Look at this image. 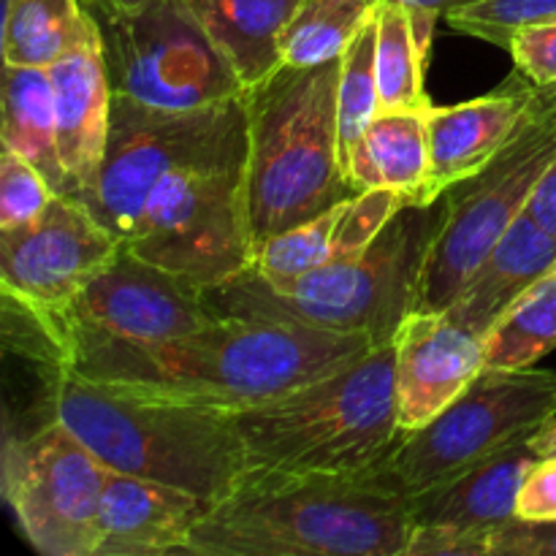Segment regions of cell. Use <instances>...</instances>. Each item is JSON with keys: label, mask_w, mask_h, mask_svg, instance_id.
<instances>
[{"label": "cell", "mask_w": 556, "mask_h": 556, "mask_svg": "<svg viewBox=\"0 0 556 556\" xmlns=\"http://www.w3.org/2000/svg\"><path fill=\"white\" fill-rule=\"evenodd\" d=\"M49 331L63 367L85 378L155 391L226 413L250 410L293 394L375 348L364 334L275 318H212L193 334L155 345L92 331Z\"/></svg>", "instance_id": "1"}, {"label": "cell", "mask_w": 556, "mask_h": 556, "mask_svg": "<svg viewBox=\"0 0 556 556\" xmlns=\"http://www.w3.org/2000/svg\"><path fill=\"white\" fill-rule=\"evenodd\" d=\"M410 500L362 476L248 472L212 505L190 556H407Z\"/></svg>", "instance_id": "2"}, {"label": "cell", "mask_w": 556, "mask_h": 556, "mask_svg": "<svg viewBox=\"0 0 556 556\" xmlns=\"http://www.w3.org/2000/svg\"><path fill=\"white\" fill-rule=\"evenodd\" d=\"M54 416L103 467L188 489L212 505L248 476L233 416L155 391L98 383L63 367Z\"/></svg>", "instance_id": "3"}, {"label": "cell", "mask_w": 556, "mask_h": 556, "mask_svg": "<svg viewBox=\"0 0 556 556\" xmlns=\"http://www.w3.org/2000/svg\"><path fill=\"white\" fill-rule=\"evenodd\" d=\"M445 201L407 204L356 258L269 282L255 269L204 288L212 318H275L342 334H364L375 348L394 342L416 309L424 266L440 231Z\"/></svg>", "instance_id": "4"}, {"label": "cell", "mask_w": 556, "mask_h": 556, "mask_svg": "<svg viewBox=\"0 0 556 556\" xmlns=\"http://www.w3.org/2000/svg\"><path fill=\"white\" fill-rule=\"evenodd\" d=\"M342 58L286 65L244 90V212L253 248L351 199L337 128Z\"/></svg>", "instance_id": "5"}, {"label": "cell", "mask_w": 556, "mask_h": 556, "mask_svg": "<svg viewBox=\"0 0 556 556\" xmlns=\"http://www.w3.org/2000/svg\"><path fill=\"white\" fill-rule=\"evenodd\" d=\"M248 472L364 476L400 445L396 348H372L293 394L231 413Z\"/></svg>", "instance_id": "6"}, {"label": "cell", "mask_w": 556, "mask_h": 556, "mask_svg": "<svg viewBox=\"0 0 556 556\" xmlns=\"http://www.w3.org/2000/svg\"><path fill=\"white\" fill-rule=\"evenodd\" d=\"M242 96L182 112L114 96L106 152L96 182L79 201L125 244L152 190L168 174L244 166L248 112Z\"/></svg>", "instance_id": "7"}, {"label": "cell", "mask_w": 556, "mask_h": 556, "mask_svg": "<svg viewBox=\"0 0 556 556\" xmlns=\"http://www.w3.org/2000/svg\"><path fill=\"white\" fill-rule=\"evenodd\" d=\"M556 161V87H538L508 144L465 182L445 190V215L424 266L413 313H445L494 244L527 215Z\"/></svg>", "instance_id": "8"}, {"label": "cell", "mask_w": 556, "mask_h": 556, "mask_svg": "<svg viewBox=\"0 0 556 556\" xmlns=\"http://www.w3.org/2000/svg\"><path fill=\"white\" fill-rule=\"evenodd\" d=\"M556 416L552 369H486L448 410L407 432L364 481L410 500L478 465L505 445L530 438Z\"/></svg>", "instance_id": "9"}, {"label": "cell", "mask_w": 556, "mask_h": 556, "mask_svg": "<svg viewBox=\"0 0 556 556\" xmlns=\"http://www.w3.org/2000/svg\"><path fill=\"white\" fill-rule=\"evenodd\" d=\"M101 33L114 96L155 109H204L244 92L185 0H150L134 11L85 3Z\"/></svg>", "instance_id": "10"}, {"label": "cell", "mask_w": 556, "mask_h": 556, "mask_svg": "<svg viewBox=\"0 0 556 556\" xmlns=\"http://www.w3.org/2000/svg\"><path fill=\"white\" fill-rule=\"evenodd\" d=\"M244 166L185 168L152 190L125 248L201 288L253 266Z\"/></svg>", "instance_id": "11"}, {"label": "cell", "mask_w": 556, "mask_h": 556, "mask_svg": "<svg viewBox=\"0 0 556 556\" xmlns=\"http://www.w3.org/2000/svg\"><path fill=\"white\" fill-rule=\"evenodd\" d=\"M106 472L63 421L3 438V500L43 556H96Z\"/></svg>", "instance_id": "12"}, {"label": "cell", "mask_w": 556, "mask_h": 556, "mask_svg": "<svg viewBox=\"0 0 556 556\" xmlns=\"http://www.w3.org/2000/svg\"><path fill=\"white\" fill-rule=\"evenodd\" d=\"M119 248L79 199L58 193L30 223L0 231L3 299L33 315L63 313Z\"/></svg>", "instance_id": "13"}, {"label": "cell", "mask_w": 556, "mask_h": 556, "mask_svg": "<svg viewBox=\"0 0 556 556\" xmlns=\"http://www.w3.org/2000/svg\"><path fill=\"white\" fill-rule=\"evenodd\" d=\"M36 318L49 329L92 331L155 345L193 334L210 324L212 315L204 304V288L150 264L123 244L63 313Z\"/></svg>", "instance_id": "14"}, {"label": "cell", "mask_w": 556, "mask_h": 556, "mask_svg": "<svg viewBox=\"0 0 556 556\" xmlns=\"http://www.w3.org/2000/svg\"><path fill=\"white\" fill-rule=\"evenodd\" d=\"M394 348L396 410L405 434L434 421L486 372V342L445 313L407 315Z\"/></svg>", "instance_id": "15"}, {"label": "cell", "mask_w": 556, "mask_h": 556, "mask_svg": "<svg viewBox=\"0 0 556 556\" xmlns=\"http://www.w3.org/2000/svg\"><path fill=\"white\" fill-rule=\"evenodd\" d=\"M210 510V500L188 489L109 470L98 514L96 556L185 554Z\"/></svg>", "instance_id": "16"}, {"label": "cell", "mask_w": 556, "mask_h": 556, "mask_svg": "<svg viewBox=\"0 0 556 556\" xmlns=\"http://www.w3.org/2000/svg\"><path fill=\"white\" fill-rule=\"evenodd\" d=\"M538 87L514 68L497 87L454 106H429V152H432V199L481 172L510 141L525 119Z\"/></svg>", "instance_id": "17"}, {"label": "cell", "mask_w": 556, "mask_h": 556, "mask_svg": "<svg viewBox=\"0 0 556 556\" xmlns=\"http://www.w3.org/2000/svg\"><path fill=\"white\" fill-rule=\"evenodd\" d=\"M402 206H407V201L394 190H364L309 217L302 226L271 237L255 250L250 269L264 280L282 282L356 258L386 231Z\"/></svg>", "instance_id": "18"}, {"label": "cell", "mask_w": 556, "mask_h": 556, "mask_svg": "<svg viewBox=\"0 0 556 556\" xmlns=\"http://www.w3.org/2000/svg\"><path fill=\"white\" fill-rule=\"evenodd\" d=\"M49 76L60 161L68 177V195L79 199L96 182L112 123L114 92L103 63L98 25L79 47L49 68Z\"/></svg>", "instance_id": "19"}, {"label": "cell", "mask_w": 556, "mask_h": 556, "mask_svg": "<svg viewBox=\"0 0 556 556\" xmlns=\"http://www.w3.org/2000/svg\"><path fill=\"white\" fill-rule=\"evenodd\" d=\"M535 462L538 454L530 448V438H521L478 465L434 483L410 497L413 530L445 527L492 541L500 527L516 519L521 483Z\"/></svg>", "instance_id": "20"}, {"label": "cell", "mask_w": 556, "mask_h": 556, "mask_svg": "<svg viewBox=\"0 0 556 556\" xmlns=\"http://www.w3.org/2000/svg\"><path fill=\"white\" fill-rule=\"evenodd\" d=\"M556 264V237L530 215L519 217L478 264L456 302L445 309L454 324L486 340L500 318Z\"/></svg>", "instance_id": "21"}, {"label": "cell", "mask_w": 556, "mask_h": 556, "mask_svg": "<svg viewBox=\"0 0 556 556\" xmlns=\"http://www.w3.org/2000/svg\"><path fill=\"white\" fill-rule=\"evenodd\" d=\"M353 193L394 190L407 204H434L427 109L378 112L348 157Z\"/></svg>", "instance_id": "22"}, {"label": "cell", "mask_w": 556, "mask_h": 556, "mask_svg": "<svg viewBox=\"0 0 556 556\" xmlns=\"http://www.w3.org/2000/svg\"><path fill=\"white\" fill-rule=\"evenodd\" d=\"M302 0H185L244 90L282 65V33Z\"/></svg>", "instance_id": "23"}, {"label": "cell", "mask_w": 556, "mask_h": 556, "mask_svg": "<svg viewBox=\"0 0 556 556\" xmlns=\"http://www.w3.org/2000/svg\"><path fill=\"white\" fill-rule=\"evenodd\" d=\"M372 16L378 30L380 112L429 109L427 63L440 16L391 0H378Z\"/></svg>", "instance_id": "24"}, {"label": "cell", "mask_w": 556, "mask_h": 556, "mask_svg": "<svg viewBox=\"0 0 556 556\" xmlns=\"http://www.w3.org/2000/svg\"><path fill=\"white\" fill-rule=\"evenodd\" d=\"M3 123L0 141L5 150L30 161L54 193L68 195V177L58 150L54 92L49 68L5 65L3 71Z\"/></svg>", "instance_id": "25"}, {"label": "cell", "mask_w": 556, "mask_h": 556, "mask_svg": "<svg viewBox=\"0 0 556 556\" xmlns=\"http://www.w3.org/2000/svg\"><path fill=\"white\" fill-rule=\"evenodd\" d=\"M92 30L85 0H5L3 63L52 68Z\"/></svg>", "instance_id": "26"}, {"label": "cell", "mask_w": 556, "mask_h": 556, "mask_svg": "<svg viewBox=\"0 0 556 556\" xmlns=\"http://www.w3.org/2000/svg\"><path fill=\"white\" fill-rule=\"evenodd\" d=\"M483 342L486 369H530L556 351V271L541 277Z\"/></svg>", "instance_id": "27"}, {"label": "cell", "mask_w": 556, "mask_h": 556, "mask_svg": "<svg viewBox=\"0 0 556 556\" xmlns=\"http://www.w3.org/2000/svg\"><path fill=\"white\" fill-rule=\"evenodd\" d=\"M378 0H302L282 33V63L320 65L342 58Z\"/></svg>", "instance_id": "28"}, {"label": "cell", "mask_w": 556, "mask_h": 556, "mask_svg": "<svg viewBox=\"0 0 556 556\" xmlns=\"http://www.w3.org/2000/svg\"><path fill=\"white\" fill-rule=\"evenodd\" d=\"M378 112V30H375V16H369L362 30L356 33V38L342 52L340 87H337V128H340L342 168H345L348 157L353 155L364 130L369 128Z\"/></svg>", "instance_id": "29"}, {"label": "cell", "mask_w": 556, "mask_h": 556, "mask_svg": "<svg viewBox=\"0 0 556 556\" xmlns=\"http://www.w3.org/2000/svg\"><path fill=\"white\" fill-rule=\"evenodd\" d=\"M556 16V0H478L445 14L454 30L505 49L516 27Z\"/></svg>", "instance_id": "30"}, {"label": "cell", "mask_w": 556, "mask_h": 556, "mask_svg": "<svg viewBox=\"0 0 556 556\" xmlns=\"http://www.w3.org/2000/svg\"><path fill=\"white\" fill-rule=\"evenodd\" d=\"M49 179L16 152H0V231L30 223L54 199Z\"/></svg>", "instance_id": "31"}, {"label": "cell", "mask_w": 556, "mask_h": 556, "mask_svg": "<svg viewBox=\"0 0 556 556\" xmlns=\"http://www.w3.org/2000/svg\"><path fill=\"white\" fill-rule=\"evenodd\" d=\"M505 52L535 87H556V16L516 27Z\"/></svg>", "instance_id": "32"}, {"label": "cell", "mask_w": 556, "mask_h": 556, "mask_svg": "<svg viewBox=\"0 0 556 556\" xmlns=\"http://www.w3.org/2000/svg\"><path fill=\"white\" fill-rule=\"evenodd\" d=\"M489 556H556V521L510 519L489 541Z\"/></svg>", "instance_id": "33"}, {"label": "cell", "mask_w": 556, "mask_h": 556, "mask_svg": "<svg viewBox=\"0 0 556 556\" xmlns=\"http://www.w3.org/2000/svg\"><path fill=\"white\" fill-rule=\"evenodd\" d=\"M516 516L527 521H556V456H538L521 483Z\"/></svg>", "instance_id": "34"}, {"label": "cell", "mask_w": 556, "mask_h": 556, "mask_svg": "<svg viewBox=\"0 0 556 556\" xmlns=\"http://www.w3.org/2000/svg\"><path fill=\"white\" fill-rule=\"evenodd\" d=\"M527 215L556 237V161L548 166V172L543 174V179L538 182L535 193H532L530 206H527Z\"/></svg>", "instance_id": "35"}, {"label": "cell", "mask_w": 556, "mask_h": 556, "mask_svg": "<svg viewBox=\"0 0 556 556\" xmlns=\"http://www.w3.org/2000/svg\"><path fill=\"white\" fill-rule=\"evenodd\" d=\"M530 448L538 456H556V416L530 434Z\"/></svg>", "instance_id": "36"}, {"label": "cell", "mask_w": 556, "mask_h": 556, "mask_svg": "<svg viewBox=\"0 0 556 556\" xmlns=\"http://www.w3.org/2000/svg\"><path fill=\"white\" fill-rule=\"evenodd\" d=\"M391 3H402L407 9H418V11H432V14L445 16L451 14L454 9H462V5L478 3V0H391Z\"/></svg>", "instance_id": "37"}, {"label": "cell", "mask_w": 556, "mask_h": 556, "mask_svg": "<svg viewBox=\"0 0 556 556\" xmlns=\"http://www.w3.org/2000/svg\"><path fill=\"white\" fill-rule=\"evenodd\" d=\"M85 3H101V5H109V9H117V11H134V9H139V5L150 3V0H85Z\"/></svg>", "instance_id": "38"}, {"label": "cell", "mask_w": 556, "mask_h": 556, "mask_svg": "<svg viewBox=\"0 0 556 556\" xmlns=\"http://www.w3.org/2000/svg\"><path fill=\"white\" fill-rule=\"evenodd\" d=\"M554 271H556V264H554Z\"/></svg>", "instance_id": "39"}]
</instances>
